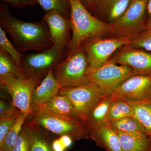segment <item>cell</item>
Masks as SVG:
<instances>
[{
  "label": "cell",
  "instance_id": "1",
  "mask_svg": "<svg viewBox=\"0 0 151 151\" xmlns=\"http://www.w3.org/2000/svg\"><path fill=\"white\" fill-rule=\"evenodd\" d=\"M1 26L12 39L20 52L44 51L53 45L48 26L43 19L39 22H27L11 15L6 3L0 5Z\"/></svg>",
  "mask_w": 151,
  "mask_h": 151
},
{
  "label": "cell",
  "instance_id": "2",
  "mask_svg": "<svg viewBox=\"0 0 151 151\" xmlns=\"http://www.w3.org/2000/svg\"><path fill=\"white\" fill-rule=\"evenodd\" d=\"M72 35L67 47V53L78 47L86 40L102 37L109 33V23L93 16L81 0H68Z\"/></svg>",
  "mask_w": 151,
  "mask_h": 151
},
{
  "label": "cell",
  "instance_id": "3",
  "mask_svg": "<svg viewBox=\"0 0 151 151\" xmlns=\"http://www.w3.org/2000/svg\"><path fill=\"white\" fill-rule=\"evenodd\" d=\"M29 125L41 127L52 134L67 135L73 140L89 138V131L86 123L76 119H66L51 113L44 105L33 108Z\"/></svg>",
  "mask_w": 151,
  "mask_h": 151
},
{
  "label": "cell",
  "instance_id": "4",
  "mask_svg": "<svg viewBox=\"0 0 151 151\" xmlns=\"http://www.w3.org/2000/svg\"><path fill=\"white\" fill-rule=\"evenodd\" d=\"M62 88H73L90 83L89 65L82 45L68 52L65 60L52 68Z\"/></svg>",
  "mask_w": 151,
  "mask_h": 151
},
{
  "label": "cell",
  "instance_id": "5",
  "mask_svg": "<svg viewBox=\"0 0 151 151\" xmlns=\"http://www.w3.org/2000/svg\"><path fill=\"white\" fill-rule=\"evenodd\" d=\"M148 1L133 0L122 16L109 23L108 34L130 40L145 32L144 21Z\"/></svg>",
  "mask_w": 151,
  "mask_h": 151
},
{
  "label": "cell",
  "instance_id": "6",
  "mask_svg": "<svg viewBox=\"0 0 151 151\" xmlns=\"http://www.w3.org/2000/svg\"><path fill=\"white\" fill-rule=\"evenodd\" d=\"M134 75L131 68L110 60L100 67L89 68L90 82L99 88L102 95H112L123 82Z\"/></svg>",
  "mask_w": 151,
  "mask_h": 151
},
{
  "label": "cell",
  "instance_id": "7",
  "mask_svg": "<svg viewBox=\"0 0 151 151\" xmlns=\"http://www.w3.org/2000/svg\"><path fill=\"white\" fill-rule=\"evenodd\" d=\"M39 82L28 76L17 77L12 75L0 76L2 89L11 95L12 105L27 118L32 113V100Z\"/></svg>",
  "mask_w": 151,
  "mask_h": 151
},
{
  "label": "cell",
  "instance_id": "8",
  "mask_svg": "<svg viewBox=\"0 0 151 151\" xmlns=\"http://www.w3.org/2000/svg\"><path fill=\"white\" fill-rule=\"evenodd\" d=\"M129 43V40L127 38L94 37L86 40L82 45L86 52L89 68H93L103 65L116 51Z\"/></svg>",
  "mask_w": 151,
  "mask_h": 151
},
{
  "label": "cell",
  "instance_id": "9",
  "mask_svg": "<svg viewBox=\"0 0 151 151\" xmlns=\"http://www.w3.org/2000/svg\"><path fill=\"white\" fill-rule=\"evenodd\" d=\"M65 54L52 45L44 51L24 55L21 65L26 75L39 82L50 69L62 62Z\"/></svg>",
  "mask_w": 151,
  "mask_h": 151
},
{
  "label": "cell",
  "instance_id": "10",
  "mask_svg": "<svg viewBox=\"0 0 151 151\" xmlns=\"http://www.w3.org/2000/svg\"><path fill=\"white\" fill-rule=\"evenodd\" d=\"M58 94L67 96L73 104L74 117L86 123L93 106L102 96L100 89L92 83L73 88H62Z\"/></svg>",
  "mask_w": 151,
  "mask_h": 151
},
{
  "label": "cell",
  "instance_id": "11",
  "mask_svg": "<svg viewBox=\"0 0 151 151\" xmlns=\"http://www.w3.org/2000/svg\"><path fill=\"white\" fill-rule=\"evenodd\" d=\"M113 98L129 102L151 101V74L132 76L112 94Z\"/></svg>",
  "mask_w": 151,
  "mask_h": 151
},
{
  "label": "cell",
  "instance_id": "12",
  "mask_svg": "<svg viewBox=\"0 0 151 151\" xmlns=\"http://www.w3.org/2000/svg\"><path fill=\"white\" fill-rule=\"evenodd\" d=\"M43 20L48 26L53 46L58 51L64 52L70 40L69 18L54 10L46 13Z\"/></svg>",
  "mask_w": 151,
  "mask_h": 151
},
{
  "label": "cell",
  "instance_id": "13",
  "mask_svg": "<svg viewBox=\"0 0 151 151\" xmlns=\"http://www.w3.org/2000/svg\"><path fill=\"white\" fill-rule=\"evenodd\" d=\"M132 68L135 75L151 74V54L129 45L123 47L110 59Z\"/></svg>",
  "mask_w": 151,
  "mask_h": 151
},
{
  "label": "cell",
  "instance_id": "14",
  "mask_svg": "<svg viewBox=\"0 0 151 151\" xmlns=\"http://www.w3.org/2000/svg\"><path fill=\"white\" fill-rule=\"evenodd\" d=\"M89 137L106 151H123L117 132L108 122L90 130Z\"/></svg>",
  "mask_w": 151,
  "mask_h": 151
},
{
  "label": "cell",
  "instance_id": "15",
  "mask_svg": "<svg viewBox=\"0 0 151 151\" xmlns=\"http://www.w3.org/2000/svg\"><path fill=\"white\" fill-rule=\"evenodd\" d=\"M61 88L59 82L55 78L51 68L35 90L32 100V108L46 104L58 94Z\"/></svg>",
  "mask_w": 151,
  "mask_h": 151
},
{
  "label": "cell",
  "instance_id": "16",
  "mask_svg": "<svg viewBox=\"0 0 151 151\" xmlns=\"http://www.w3.org/2000/svg\"><path fill=\"white\" fill-rule=\"evenodd\" d=\"M113 97L102 95L90 111L86 124L89 131L108 122V117Z\"/></svg>",
  "mask_w": 151,
  "mask_h": 151
},
{
  "label": "cell",
  "instance_id": "17",
  "mask_svg": "<svg viewBox=\"0 0 151 151\" xmlns=\"http://www.w3.org/2000/svg\"><path fill=\"white\" fill-rule=\"evenodd\" d=\"M133 0H99L96 9L104 12L110 22L120 17Z\"/></svg>",
  "mask_w": 151,
  "mask_h": 151
},
{
  "label": "cell",
  "instance_id": "18",
  "mask_svg": "<svg viewBox=\"0 0 151 151\" xmlns=\"http://www.w3.org/2000/svg\"><path fill=\"white\" fill-rule=\"evenodd\" d=\"M116 132L123 151H150L151 150V139L147 135L137 136Z\"/></svg>",
  "mask_w": 151,
  "mask_h": 151
},
{
  "label": "cell",
  "instance_id": "19",
  "mask_svg": "<svg viewBox=\"0 0 151 151\" xmlns=\"http://www.w3.org/2000/svg\"><path fill=\"white\" fill-rule=\"evenodd\" d=\"M43 105L57 116L66 119H76L73 104L65 95L58 94Z\"/></svg>",
  "mask_w": 151,
  "mask_h": 151
},
{
  "label": "cell",
  "instance_id": "20",
  "mask_svg": "<svg viewBox=\"0 0 151 151\" xmlns=\"http://www.w3.org/2000/svg\"><path fill=\"white\" fill-rule=\"evenodd\" d=\"M128 102L134 111V117L151 139V101Z\"/></svg>",
  "mask_w": 151,
  "mask_h": 151
},
{
  "label": "cell",
  "instance_id": "21",
  "mask_svg": "<svg viewBox=\"0 0 151 151\" xmlns=\"http://www.w3.org/2000/svg\"><path fill=\"white\" fill-rule=\"evenodd\" d=\"M108 123L112 128L118 132L134 136H148L134 117H127L119 120L109 121Z\"/></svg>",
  "mask_w": 151,
  "mask_h": 151
},
{
  "label": "cell",
  "instance_id": "22",
  "mask_svg": "<svg viewBox=\"0 0 151 151\" xmlns=\"http://www.w3.org/2000/svg\"><path fill=\"white\" fill-rule=\"evenodd\" d=\"M30 142V151H53L50 140L36 127L28 125L24 127Z\"/></svg>",
  "mask_w": 151,
  "mask_h": 151
},
{
  "label": "cell",
  "instance_id": "23",
  "mask_svg": "<svg viewBox=\"0 0 151 151\" xmlns=\"http://www.w3.org/2000/svg\"><path fill=\"white\" fill-rule=\"evenodd\" d=\"M7 75L17 77L27 76L21 66L8 53L0 48V76Z\"/></svg>",
  "mask_w": 151,
  "mask_h": 151
},
{
  "label": "cell",
  "instance_id": "24",
  "mask_svg": "<svg viewBox=\"0 0 151 151\" xmlns=\"http://www.w3.org/2000/svg\"><path fill=\"white\" fill-rule=\"evenodd\" d=\"M129 117H134V111L127 101L113 98L108 117V122Z\"/></svg>",
  "mask_w": 151,
  "mask_h": 151
},
{
  "label": "cell",
  "instance_id": "25",
  "mask_svg": "<svg viewBox=\"0 0 151 151\" xmlns=\"http://www.w3.org/2000/svg\"><path fill=\"white\" fill-rule=\"evenodd\" d=\"M26 118L27 117L22 114L19 116L6 135L1 145H0V151H11L22 129V127Z\"/></svg>",
  "mask_w": 151,
  "mask_h": 151
},
{
  "label": "cell",
  "instance_id": "26",
  "mask_svg": "<svg viewBox=\"0 0 151 151\" xmlns=\"http://www.w3.org/2000/svg\"><path fill=\"white\" fill-rule=\"evenodd\" d=\"M46 13L59 11L68 17L70 14V4L68 0H35Z\"/></svg>",
  "mask_w": 151,
  "mask_h": 151
},
{
  "label": "cell",
  "instance_id": "27",
  "mask_svg": "<svg viewBox=\"0 0 151 151\" xmlns=\"http://www.w3.org/2000/svg\"><path fill=\"white\" fill-rule=\"evenodd\" d=\"M0 48L2 49L17 63L20 66L24 55L17 49L9 40L6 32L1 27H0Z\"/></svg>",
  "mask_w": 151,
  "mask_h": 151
},
{
  "label": "cell",
  "instance_id": "28",
  "mask_svg": "<svg viewBox=\"0 0 151 151\" xmlns=\"http://www.w3.org/2000/svg\"><path fill=\"white\" fill-rule=\"evenodd\" d=\"M22 114L17 109L9 115L0 118V145H1L6 135Z\"/></svg>",
  "mask_w": 151,
  "mask_h": 151
},
{
  "label": "cell",
  "instance_id": "29",
  "mask_svg": "<svg viewBox=\"0 0 151 151\" xmlns=\"http://www.w3.org/2000/svg\"><path fill=\"white\" fill-rule=\"evenodd\" d=\"M137 49L151 51V32L147 30L130 40L129 45Z\"/></svg>",
  "mask_w": 151,
  "mask_h": 151
},
{
  "label": "cell",
  "instance_id": "30",
  "mask_svg": "<svg viewBox=\"0 0 151 151\" xmlns=\"http://www.w3.org/2000/svg\"><path fill=\"white\" fill-rule=\"evenodd\" d=\"M73 139L70 136L63 135L51 141V147L53 151H66L73 144Z\"/></svg>",
  "mask_w": 151,
  "mask_h": 151
},
{
  "label": "cell",
  "instance_id": "31",
  "mask_svg": "<svg viewBox=\"0 0 151 151\" xmlns=\"http://www.w3.org/2000/svg\"><path fill=\"white\" fill-rule=\"evenodd\" d=\"M30 142L28 135L24 128L22 129L16 142L10 151H30Z\"/></svg>",
  "mask_w": 151,
  "mask_h": 151
},
{
  "label": "cell",
  "instance_id": "32",
  "mask_svg": "<svg viewBox=\"0 0 151 151\" xmlns=\"http://www.w3.org/2000/svg\"><path fill=\"white\" fill-rule=\"evenodd\" d=\"M8 3L14 7L17 8H24L28 6H35L37 4L35 0H1Z\"/></svg>",
  "mask_w": 151,
  "mask_h": 151
},
{
  "label": "cell",
  "instance_id": "33",
  "mask_svg": "<svg viewBox=\"0 0 151 151\" xmlns=\"http://www.w3.org/2000/svg\"><path fill=\"white\" fill-rule=\"evenodd\" d=\"M17 109L13 105L8 104L4 100H0V118L9 115Z\"/></svg>",
  "mask_w": 151,
  "mask_h": 151
},
{
  "label": "cell",
  "instance_id": "34",
  "mask_svg": "<svg viewBox=\"0 0 151 151\" xmlns=\"http://www.w3.org/2000/svg\"><path fill=\"white\" fill-rule=\"evenodd\" d=\"M85 7L91 10L95 9L99 0H81Z\"/></svg>",
  "mask_w": 151,
  "mask_h": 151
},
{
  "label": "cell",
  "instance_id": "35",
  "mask_svg": "<svg viewBox=\"0 0 151 151\" xmlns=\"http://www.w3.org/2000/svg\"><path fill=\"white\" fill-rule=\"evenodd\" d=\"M147 9L148 15V20L147 25V29L151 27V0H148L147 4Z\"/></svg>",
  "mask_w": 151,
  "mask_h": 151
},
{
  "label": "cell",
  "instance_id": "36",
  "mask_svg": "<svg viewBox=\"0 0 151 151\" xmlns=\"http://www.w3.org/2000/svg\"><path fill=\"white\" fill-rule=\"evenodd\" d=\"M147 30L150 31L151 32V27L149 29Z\"/></svg>",
  "mask_w": 151,
  "mask_h": 151
},
{
  "label": "cell",
  "instance_id": "37",
  "mask_svg": "<svg viewBox=\"0 0 151 151\" xmlns=\"http://www.w3.org/2000/svg\"><path fill=\"white\" fill-rule=\"evenodd\" d=\"M150 151H151V150H150Z\"/></svg>",
  "mask_w": 151,
  "mask_h": 151
}]
</instances>
